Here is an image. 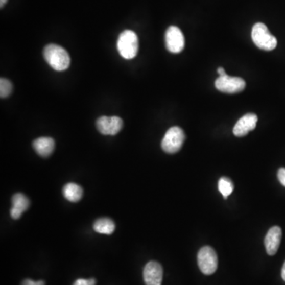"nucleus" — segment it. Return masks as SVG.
I'll list each match as a JSON object with an SVG mask.
<instances>
[{
	"instance_id": "1",
	"label": "nucleus",
	"mask_w": 285,
	"mask_h": 285,
	"mask_svg": "<svg viewBox=\"0 0 285 285\" xmlns=\"http://www.w3.org/2000/svg\"><path fill=\"white\" fill-rule=\"evenodd\" d=\"M43 56L48 64L54 70L62 72L68 68L70 59L67 50L57 44H50L45 46Z\"/></svg>"
},
{
	"instance_id": "2",
	"label": "nucleus",
	"mask_w": 285,
	"mask_h": 285,
	"mask_svg": "<svg viewBox=\"0 0 285 285\" xmlns=\"http://www.w3.org/2000/svg\"><path fill=\"white\" fill-rule=\"evenodd\" d=\"M116 47L123 58L131 60L136 57L139 50V40L136 33L129 30L122 32L118 37Z\"/></svg>"
},
{
	"instance_id": "3",
	"label": "nucleus",
	"mask_w": 285,
	"mask_h": 285,
	"mask_svg": "<svg viewBox=\"0 0 285 285\" xmlns=\"http://www.w3.org/2000/svg\"><path fill=\"white\" fill-rule=\"evenodd\" d=\"M252 40L260 50L272 51L277 45V40L272 35L264 23H256L252 29Z\"/></svg>"
},
{
	"instance_id": "4",
	"label": "nucleus",
	"mask_w": 285,
	"mask_h": 285,
	"mask_svg": "<svg viewBox=\"0 0 285 285\" xmlns=\"http://www.w3.org/2000/svg\"><path fill=\"white\" fill-rule=\"evenodd\" d=\"M185 139V133L181 128L177 126L172 127L165 132L162 139V150L168 154L177 153L181 150Z\"/></svg>"
},
{
	"instance_id": "5",
	"label": "nucleus",
	"mask_w": 285,
	"mask_h": 285,
	"mask_svg": "<svg viewBox=\"0 0 285 285\" xmlns=\"http://www.w3.org/2000/svg\"><path fill=\"white\" fill-rule=\"evenodd\" d=\"M197 263L204 274H213L218 266V257L215 250L210 247H202L197 254Z\"/></svg>"
},
{
	"instance_id": "6",
	"label": "nucleus",
	"mask_w": 285,
	"mask_h": 285,
	"mask_svg": "<svg viewBox=\"0 0 285 285\" xmlns=\"http://www.w3.org/2000/svg\"><path fill=\"white\" fill-rule=\"evenodd\" d=\"M217 90L223 93H236L243 91L246 87L244 79L240 77H231L225 76H219L215 82Z\"/></svg>"
},
{
	"instance_id": "7",
	"label": "nucleus",
	"mask_w": 285,
	"mask_h": 285,
	"mask_svg": "<svg viewBox=\"0 0 285 285\" xmlns=\"http://www.w3.org/2000/svg\"><path fill=\"white\" fill-rule=\"evenodd\" d=\"M165 40L167 49L171 53H181L185 47V37L178 27H170L165 32Z\"/></svg>"
},
{
	"instance_id": "8",
	"label": "nucleus",
	"mask_w": 285,
	"mask_h": 285,
	"mask_svg": "<svg viewBox=\"0 0 285 285\" xmlns=\"http://www.w3.org/2000/svg\"><path fill=\"white\" fill-rule=\"evenodd\" d=\"M96 125L102 135L115 136L123 128V121L119 116H101Z\"/></svg>"
},
{
	"instance_id": "9",
	"label": "nucleus",
	"mask_w": 285,
	"mask_h": 285,
	"mask_svg": "<svg viewBox=\"0 0 285 285\" xmlns=\"http://www.w3.org/2000/svg\"><path fill=\"white\" fill-rule=\"evenodd\" d=\"M257 123V116L254 113H247L242 116L234 125L233 132L234 136L243 137L255 129Z\"/></svg>"
},
{
	"instance_id": "10",
	"label": "nucleus",
	"mask_w": 285,
	"mask_h": 285,
	"mask_svg": "<svg viewBox=\"0 0 285 285\" xmlns=\"http://www.w3.org/2000/svg\"><path fill=\"white\" fill-rule=\"evenodd\" d=\"M163 276L162 266L156 262H150L144 270V279L146 285H161Z\"/></svg>"
},
{
	"instance_id": "11",
	"label": "nucleus",
	"mask_w": 285,
	"mask_h": 285,
	"mask_svg": "<svg viewBox=\"0 0 285 285\" xmlns=\"http://www.w3.org/2000/svg\"><path fill=\"white\" fill-rule=\"evenodd\" d=\"M282 231L280 227H273L269 229L265 238L266 252L270 256L276 254L281 241Z\"/></svg>"
},
{
	"instance_id": "12",
	"label": "nucleus",
	"mask_w": 285,
	"mask_h": 285,
	"mask_svg": "<svg viewBox=\"0 0 285 285\" xmlns=\"http://www.w3.org/2000/svg\"><path fill=\"white\" fill-rule=\"evenodd\" d=\"M30 207V201L22 194H16L12 197V208L11 210V216L14 220H18L21 217V214L27 211Z\"/></svg>"
},
{
	"instance_id": "13",
	"label": "nucleus",
	"mask_w": 285,
	"mask_h": 285,
	"mask_svg": "<svg viewBox=\"0 0 285 285\" xmlns=\"http://www.w3.org/2000/svg\"><path fill=\"white\" fill-rule=\"evenodd\" d=\"M33 146L40 156L46 158L53 154L55 149V141L53 138L40 137L34 141Z\"/></svg>"
},
{
	"instance_id": "14",
	"label": "nucleus",
	"mask_w": 285,
	"mask_h": 285,
	"mask_svg": "<svg viewBox=\"0 0 285 285\" xmlns=\"http://www.w3.org/2000/svg\"><path fill=\"white\" fill-rule=\"evenodd\" d=\"M83 194V188L76 183L67 184L63 188V196L70 202L76 203L80 201Z\"/></svg>"
},
{
	"instance_id": "15",
	"label": "nucleus",
	"mask_w": 285,
	"mask_h": 285,
	"mask_svg": "<svg viewBox=\"0 0 285 285\" xmlns=\"http://www.w3.org/2000/svg\"><path fill=\"white\" fill-rule=\"evenodd\" d=\"M93 229L99 234H111L114 231L115 224L110 219H99L93 224Z\"/></svg>"
},
{
	"instance_id": "16",
	"label": "nucleus",
	"mask_w": 285,
	"mask_h": 285,
	"mask_svg": "<svg viewBox=\"0 0 285 285\" xmlns=\"http://www.w3.org/2000/svg\"><path fill=\"white\" fill-rule=\"evenodd\" d=\"M218 188L220 194L224 196V199H227V197L232 194L234 185H233L232 181L228 178L223 177L219 181Z\"/></svg>"
},
{
	"instance_id": "17",
	"label": "nucleus",
	"mask_w": 285,
	"mask_h": 285,
	"mask_svg": "<svg viewBox=\"0 0 285 285\" xmlns=\"http://www.w3.org/2000/svg\"><path fill=\"white\" fill-rule=\"evenodd\" d=\"M13 86L8 79L1 78L0 79V96L2 99L8 97L12 92Z\"/></svg>"
},
{
	"instance_id": "18",
	"label": "nucleus",
	"mask_w": 285,
	"mask_h": 285,
	"mask_svg": "<svg viewBox=\"0 0 285 285\" xmlns=\"http://www.w3.org/2000/svg\"><path fill=\"white\" fill-rule=\"evenodd\" d=\"M96 284V280L94 279H89V280H85V279H78L75 282L73 285H95Z\"/></svg>"
},
{
	"instance_id": "19",
	"label": "nucleus",
	"mask_w": 285,
	"mask_h": 285,
	"mask_svg": "<svg viewBox=\"0 0 285 285\" xmlns=\"http://www.w3.org/2000/svg\"><path fill=\"white\" fill-rule=\"evenodd\" d=\"M279 181L285 187V168H280L277 172Z\"/></svg>"
},
{
	"instance_id": "20",
	"label": "nucleus",
	"mask_w": 285,
	"mask_h": 285,
	"mask_svg": "<svg viewBox=\"0 0 285 285\" xmlns=\"http://www.w3.org/2000/svg\"><path fill=\"white\" fill-rule=\"evenodd\" d=\"M21 285H44V282L43 280H39V281H34V280H24Z\"/></svg>"
},
{
	"instance_id": "21",
	"label": "nucleus",
	"mask_w": 285,
	"mask_h": 285,
	"mask_svg": "<svg viewBox=\"0 0 285 285\" xmlns=\"http://www.w3.org/2000/svg\"><path fill=\"white\" fill-rule=\"evenodd\" d=\"M217 73H218L219 76H225L226 73H225V70H224V69L223 68V67H219L218 70H217Z\"/></svg>"
},
{
	"instance_id": "22",
	"label": "nucleus",
	"mask_w": 285,
	"mask_h": 285,
	"mask_svg": "<svg viewBox=\"0 0 285 285\" xmlns=\"http://www.w3.org/2000/svg\"><path fill=\"white\" fill-rule=\"evenodd\" d=\"M281 276L282 279L285 281V263L284 264H283V267H282Z\"/></svg>"
},
{
	"instance_id": "23",
	"label": "nucleus",
	"mask_w": 285,
	"mask_h": 285,
	"mask_svg": "<svg viewBox=\"0 0 285 285\" xmlns=\"http://www.w3.org/2000/svg\"><path fill=\"white\" fill-rule=\"evenodd\" d=\"M7 0H0V7L3 8V7L5 6V4H7Z\"/></svg>"
}]
</instances>
